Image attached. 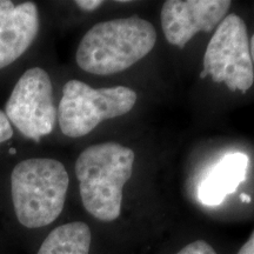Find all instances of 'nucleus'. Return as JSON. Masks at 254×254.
Returning a JSON list of instances; mask_svg holds the SVG:
<instances>
[{
    "mask_svg": "<svg viewBox=\"0 0 254 254\" xmlns=\"http://www.w3.org/2000/svg\"><path fill=\"white\" fill-rule=\"evenodd\" d=\"M91 239V230L85 222H68L51 232L37 254H90Z\"/></svg>",
    "mask_w": 254,
    "mask_h": 254,
    "instance_id": "10",
    "label": "nucleus"
},
{
    "mask_svg": "<svg viewBox=\"0 0 254 254\" xmlns=\"http://www.w3.org/2000/svg\"><path fill=\"white\" fill-rule=\"evenodd\" d=\"M177 254H217L213 247L204 240H196L184 247Z\"/></svg>",
    "mask_w": 254,
    "mask_h": 254,
    "instance_id": "11",
    "label": "nucleus"
},
{
    "mask_svg": "<svg viewBox=\"0 0 254 254\" xmlns=\"http://www.w3.org/2000/svg\"><path fill=\"white\" fill-rule=\"evenodd\" d=\"M250 167L249 155L241 152L225 154L200 184L198 196L201 204L218 206L227 195L233 194L247 178Z\"/></svg>",
    "mask_w": 254,
    "mask_h": 254,
    "instance_id": "9",
    "label": "nucleus"
},
{
    "mask_svg": "<svg viewBox=\"0 0 254 254\" xmlns=\"http://www.w3.org/2000/svg\"><path fill=\"white\" fill-rule=\"evenodd\" d=\"M238 254H254V231L251 234L249 240L244 244V246L241 247Z\"/></svg>",
    "mask_w": 254,
    "mask_h": 254,
    "instance_id": "14",
    "label": "nucleus"
},
{
    "mask_svg": "<svg viewBox=\"0 0 254 254\" xmlns=\"http://www.w3.org/2000/svg\"><path fill=\"white\" fill-rule=\"evenodd\" d=\"M9 153H11V154H14V153H15V150H14V148H11V150H9Z\"/></svg>",
    "mask_w": 254,
    "mask_h": 254,
    "instance_id": "17",
    "label": "nucleus"
},
{
    "mask_svg": "<svg viewBox=\"0 0 254 254\" xmlns=\"http://www.w3.org/2000/svg\"><path fill=\"white\" fill-rule=\"evenodd\" d=\"M155 43L157 32L150 21L138 15L113 19L95 24L85 33L75 59L91 74H116L145 58Z\"/></svg>",
    "mask_w": 254,
    "mask_h": 254,
    "instance_id": "1",
    "label": "nucleus"
},
{
    "mask_svg": "<svg viewBox=\"0 0 254 254\" xmlns=\"http://www.w3.org/2000/svg\"><path fill=\"white\" fill-rule=\"evenodd\" d=\"M232 5L228 0H167L161 8V27L171 45L184 49L199 32H212Z\"/></svg>",
    "mask_w": 254,
    "mask_h": 254,
    "instance_id": "7",
    "label": "nucleus"
},
{
    "mask_svg": "<svg viewBox=\"0 0 254 254\" xmlns=\"http://www.w3.org/2000/svg\"><path fill=\"white\" fill-rule=\"evenodd\" d=\"M136 99L135 91L126 86L93 88L80 80H69L63 88L57 112L60 129L69 138H80L105 120L125 116Z\"/></svg>",
    "mask_w": 254,
    "mask_h": 254,
    "instance_id": "4",
    "label": "nucleus"
},
{
    "mask_svg": "<svg viewBox=\"0 0 254 254\" xmlns=\"http://www.w3.org/2000/svg\"><path fill=\"white\" fill-rule=\"evenodd\" d=\"M224 82L232 92L246 93L254 82L250 39L245 21L231 13L218 25L204 56L200 78Z\"/></svg>",
    "mask_w": 254,
    "mask_h": 254,
    "instance_id": "5",
    "label": "nucleus"
},
{
    "mask_svg": "<svg viewBox=\"0 0 254 254\" xmlns=\"http://www.w3.org/2000/svg\"><path fill=\"white\" fill-rule=\"evenodd\" d=\"M69 178L60 161L32 158L21 161L11 174L15 217L27 228H40L57 220L65 206Z\"/></svg>",
    "mask_w": 254,
    "mask_h": 254,
    "instance_id": "3",
    "label": "nucleus"
},
{
    "mask_svg": "<svg viewBox=\"0 0 254 254\" xmlns=\"http://www.w3.org/2000/svg\"><path fill=\"white\" fill-rule=\"evenodd\" d=\"M12 135H13V129H12L11 123L8 122L5 113L0 111V144L11 139Z\"/></svg>",
    "mask_w": 254,
    "mask_h": 254,
    "instance_id": "12",
    "label": "nucleus"
},
{
    "mask_svg": "<svg viewBox=\"0 0 254 254\" xmlns=\"http://www.w3.org/2000/svg\"><path fill=\"white\" fill-rule=\"evenodd\" d=\"M240 200L243 202H245V204H249V202H251V200H252V198H251L249 194H246V193H241Z\"/></svg>",
    "mask_w": 254,
    "mask_h": 254,
    "instance_id": "15",
    "label": "nucleus"
},
{
    "mask_svg": "<svg viewBox=\"0 0 254 254\" xmlns=\"http://www.w3.org/2000/svg\"><path fill=\"white\" fill-rule=\"evenodd\" d=\"M4 113L21 134L37 142L53 131L58 113L45 69L30 68L19 78Z\"/></svg>",
    "mask_w": 254,
    "mask_h": 254,
    "instance_id": "6",
    "label": "nucleus"
},
{
    "mask_svg": "<svg viewBox=\"0 0 254 254\" xmlns=\"http://www.w3.org/2000/svg\"><path fill=\"white\" fill-rule=\"evenodd\" d=\"M250 49H251V57H252V62L254 64V34L252 36V38H251Z\"/></svg>",
    "mask_w": 254,
    "mask_h": 254,
    "instance_id": "16",
    "label": "nucleus"
},
{
    "mask_svg": "<svg viewBox=\"0 0 254 254\" xmlns=\"http://www.w3.org/2000/svg\"><path fill=\"white\" fill-rule=\"evenodd\" d=\"M135 154L118 142L92 145L75 163L82 205L100 221L117 220L122 213L123 190L131 179Z\"/></svg>",
    "mask_w": 254,
    "mask_h": 254,
    "instance_id": "2",
    "label": "nucleus"
},
{
    "mask_svg": "<svg viewBox=\"0 0 254 254\" xmlns=\"http://www.w3.org/2000/svg\"><path fill=\"white\" fill-rule=\"evenodd\" d=\"M103 4L104 1H101V0H78V1H75V5H77L79 8L87 12L95 11V9L99 8Z\"/></svg>",
    "mask_w": 254,
    "mask_h": 254,
    "instance_id": "13",
    "label": "nucleus"
},
{
    "mask_svg": "<svg viewBox=\"0 0 254 254\" xmlns=\"http://www.w3.org/2000/svg\"><path fill=\"white\" fill-rule=\"evenodd\" d=\"M39 32V12L34 2L15 6L0 0V69L20 58Z\"/></svg>",
    "mask_w": 254,
    "mask_h": 254,
    "instance_id": "8",
    "label": "nucleus"
}]
</instances>
